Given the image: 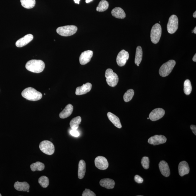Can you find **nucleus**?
<instances>
[{"label":"nucleus","instance_id":"1","mask_svg":"<svg viewBox=\"0 0 196 196\" xmlns=\"http://www.w3.org/2000/svg\"><path fill=\"white\" fill-rule=\"evenodd\" d=\"M45 67L44 62L40 60H29L26 65V68L27 70L35 73H40L43 71Z\"/></svg>","mask_w":196,"mask_h":196},{"label":"nucleus","instance_id":"2","mask_svg":"<svg viewBox=\"0 0 196 196\" xmlns=\"http://www.w3.org/2000/svg\"><path fill=\"white\" fill-rule=\"evenodd\" d=\"M22 95L26 99L32 101H38L40 100L42 97V94L40 92L32 87L25 89L22 92Z\"/></svg>","mask_w":196,"mask_h":196},{"label":"nucleus","instance_id":"3","mask_svg":"<svg viewBox=\"0 0 196 196\" xmlns=\"http://www.w3.org/2000/svg\"><path fill=\"white\" fill-rule=\"evenodd\" d=\"M176 65L175 61L171 60L165 62L161 66L159 70V74L161 76H168L172 72Z\"/></svg>","mask_w":196,"mask_h":196},{"label":"nucleus","instance_id":"4","mask_svg":"<svg viewBox=\"0 0 196 196\" xmlns=\"http://www.w3.org/2000/svg\"><path fill=\"white\" fill-rule=\"evenodd\" d=\"M77 28L76 26L69 25L59 27L57 29V33L63 37H69L76 32Z\"/></svg>","mask_w":196,"mask_h":196},{"label":"nucleus","instance_id":"5","mask_svg":"<svg viewBox=\"0 0 196 196\" xmlns=\"http://www.w3.org/2000/svg\"><path fill=\"white\" fill-rule=\"evenodd\" d=\"M105 77L108 84L111 87H116L118 82L119 78L117 75L113 71L112 69H107L105 72Z\"/></svg>","mask_w":196,"mask_h":196},{"label":"nucleus","instance_id":"6","mask_svg":"<svg viewBox=\"0 0 196 196\" xmlns=\"http://www.w3.org/2000/svg\"><path fill=\"white\" fill-rule=\"evenodd\" d=\"M162 35V27L159 23L155 24L151 29L150 34L151 40L153 43L156 44L159 43Z\"/></svg>","mask_w":196,"mask_h":196},{"label":"nucleus","instance_id":"7","mask_svg":"<svg viewBox=\"0 0 196 196\" xmlns=\"http://www.w3.org/2000/svg\"><path fill=\"white\" fill-rule=\"evenodd\" d=\"M41 151L46 154L51 155L55 152V146L51 141L45 140L42 142L39 145Z\"/></svg>","mask_w":196,"mask_h":196},{"label":"nucleus","instance_id":"8","mask_svg":"<svg viewBox=\"0 0 196 196\" xmlns=\"http://www.w3.org/2000/svg\"><path fill=\"white\" fill-rule=\"evenodd\" d=\"M178 27V19L177 16L173 15L170 17L167 24V30L169 34H173L177 31Z\"/></svg>","mask_w":196,"mask_h":196},{"label":"nucleus","instance_id":"9","mask_svg":"<svg viewBox=\"0 0 196 196\" xmlns=\"http://www.w3.org/2000/svg\"><path fill=\"white\" fill-rule=\"evenodd\" d=\"M129 58V53L125 50H121L117 56V63L120 67L126 65V62Z\"/></svg>","mask_w":196,"mask_h":196},{"label":"nucleus","instance_id":"10","mask_svg":"<svg viewBox=\"0 0 196 196\" xmlns=\"http://www.w3.org/2000/svg\"><path fill=\"white\" fill-rule=\"evenodd\" d=\"M95 166L101 170H105L108 168L109 163L106 158L103 156H98L95 158Z\"/></svg>","mask_w":196,"mask_h":196},{"label":"nucleus","instance_id":"11","mask_svg":"<svg viewBox=\"0 0 196 196\" xmlns=\"http://www.w3.org/2000/svg\"><path fill=\"white\" fill-rule=\"evenodd\" d=\"M165 114V111L161 108H156L153 110L149 115V119L151 121H154L160 119Z\"/></svg>","mask_w":196,"mask_h":196},{"label":"nucleus","instance_id":"12","mask_svg":"<svg viewBox=\"0 0 196 196\" xmlns=\"http://www.w3.org/2000/svg\"><path fill=\"white\" fill-rule=\"evenodd\" d=\"M167 141V139L165 136L163 135H156L151 137L148 140V142L149 144L156 145L161 144H164Z\"/></svg>","mask_w":196,"mask_h":196},{"label":"nucleus","instance_id":"13","mask_svg":"<svg viewBox=\"0 0 196 196\" xmlns=\"http://www.w3.org/2000/svg\"><path fill=\"white\" fill-rule=\"evenodd\" d=\"M93 55V52L91 50L85 51L81 54L79 58L81 65H84L88 63Z\"/></svg>","mask_w":196,"mask_h":196},{"label":"nucleus","instance_id":"14","mask_svg":"<svg viewBox=\"0 0 196 196\" xmlns=\"http://www.w3.org/2000/svg\"><path fill=\"white\" fill-rule=\"evenodd\" d=\"M33 36L32 34L27 35L18 40L16 43V46L18 47H24L30 42L33 40Z\"/></svg>","mask_w":196,"mask_h":196},{"label":"nucleus","instance_id":"15","mask_svg":"<svg viewBox=\"0 0 196 196\" xmlns=\"http://www.w3.org/2000/svg\"><path fill=\"white\" fill-rule=\"evenodd\" d=\"M92 88L91 83H88L84 84L82 86L77 87L76 90V95H81L85 94L90 91Z\"/></svg>","mask_w":196,"mask_h":196},{"label":"nucleus","instance_id":"16","mask_svg":"<svg viewBox=\"0 0 196 196\" xmlns=\"http://www.w3.org/2000/svg\"><path fill=\"white\" fill-rule=\"evenodd\" d=\"M159 167L161 174L164 177H169L170 174V170L167 163L164 161H161L159 164Z\"/></svg>","mask_w":196,"mask_h":196},{"label":"nucleus","instance_id":"17","mask_svg":"<svg viewBox=\"0 0 196 196\" xmlns=\"http://www.w3.org/2000/svg\"><path fill=\"white\" fill-rule=\"evenodd\" d=\"M178 171L179 175L181 177H183L189 173L190 172V167L186 161H183L179 163Z\"/></svg>","mask_w":196,"mask_h":196},{"label":"nucleus","instance_id":"18","mask_svg":"<svg viewBox=\"0 0 196 196\" xmlns=\"http://www.w3.org/2000/svg\"><path fill=\"white\" fill-rule=\"evenodd\" d=\"M73 110V105L70 104L67 105L63 110L59 114V117L62 119L67 118L71 115Z\"/></svg>","mask_w":196,"mask_h":196},{"label":"nucleus","instance_id":"19","mask_svg":"<svg viewBox=\"0 0 196 196\" xmlns=\"http://www.w3.org/2000/svg\"><path fill=\"white\" fill-rule=\"evenodd\" d=\"M101 186L108 189H113L114 188L115 183V181L109 178H105L101 179L100 182Z\"/></svg>","mask_w":196,"mask_h":196},{"label":"nucleus","instance_id":"20","mask_svg":"<svg viewBox=\"0 0 196 196\" xmlns=\"http://www.w3.org/2000/svg\"><path fill=\"white\" fill-rule=\"evenodd\" d=\"M86 163L83 160H81L79 164L78 176L79 179L83 178L86 172Z\"/></svg>","mask_w":196,"mask_h":196},{"label":"nucleus","instance_id":"21","mask_svg":"<svg viewBox=\"0 0 196 196\" xmlns=\"http://www.w3.org/2000/svg\"><path fill=\"white\" fill-rule=\"evenodd\" d=\"M112 14L117 18L123 19L126 17V14L122 8L117 7L114 8L112 11Z\"/></svg>","mask_w":196,"mask_h":196},{"label":"nucleus","instance_id":"22","mask_svg":"<svg viewBox=\"0 0 196 196\" xmlns=\"http://www.w3.org/2000/svg\"><path fill=\"white\" fill-rule=\"evenodd\" d=\"M14 187L16 190L21 192H27L29 190V185L27 182L17 181L14 184Z\"/></svg>","mask_w":196,"mask_h":196},{"label":"nucleus","instance_id":"23","mask_svg":"<svg viewBox=\"0 0 196 196\" xmlns=\"http://www.w3.org/2000/svg\"><path fill=\"white\" fill-rule=\"evenodd\" d=\"M107 116L109 119L115 126L119 129L122 128L121 122L118 117L110 112L107 113Z\"/></svg>","mask_w":196,"mask_h":196},{"label":"nucleus","instance_id":"24","mask_svg":"<svg viewBox=\"0 0 196 196\" xmlns=\"http://www.w3.org/2000/svg\"><path fill=\"white\" fill-rule=\"evenodd\" d=\"M142 48L141 46H138L136 48V57L135 59V63L137 66H139L141 63L142 60Z\"/></svg>","mask_w":196,"mask_h":196},{"label":"nucleus","instance_id":"25","mask_svg":"<svg viewBox=\"0 0 196 196\" xmlns=\"http://www.w3.org/2000/svg\"><path fill=\"white\" fill-rule=\"evenodd\" d=\"M81 121V118L80 116H77L73 118L70 123L71 128L73 130H77Z\"/></svg>","mask_w":196,"mask_h":196},{"label":"nucleus","instance_id":"26","mask_svg":"<svg viewBox=\"0 0 196 196\" xmlns=\"http://www.w3.org/2000/svg\"><path fill=\"white\" fill-rule=\"evenodd\" d=\"M23 7L27 9H32L35 6V0H21Z\"/></svg>","mask_w":196,"mask_h":196},{"label":"nucleus","instance_id":"27","mask_svg":"<svg viewBox=\"0 0 196 196\" xmlns=\"http://www.w3.org/2000/svg\"><path fill=\"white\" fill-rule=\"evenodd\" d=\"M109 4L108 1L105 0H102L99 3V4L96 8V10L98 12H104L107 10Z\"/></svg>","mask_w":196,"mask_h":196},{"label":"nucleus","instance_id":"28","mask_svg":"<svg viewBox=\"0 0 196 196\" xmlns=\"http://www.w3.org/2000/svg\"><path fill=\"white\" fill-rule=\"evenodd\" d=\"M31 170L33 172L35 171H42L45 168V165L43 163L40 162H37L33 163L30 165Z\"/></svg>","mask_w":196,"mask_h":196},{"label":"nucleus","instance_id":"29","mask_svg":"<svg viewBox=\"0 0 196 196\" xmlns=\"http://www.w3.org/2000/svg\"><path fill=\"white\" fill-rule=\"evenodd\" d=\"M192 84L190 80H186L184 83V92L186 95L190 94L192 91Z\"/></svg>","mask_w":196,"mask_h":196},{"label":"nucleus","instance_id":"30","mask_svg":"<svg viewBox=\"0 0 196 196\" xmlns=\"http://www.w3.org/2000/svg\"><path fill=\"white\" fill-rule=\"evenodd\" d=\"M134 94V90L132 89H130L127 91L123 95V100L126 102L131 101Z\"/></svg>","mask_w":196,"mask_h":196},{"label":"nucleus","instance_id":"31","mask_svg":"<svg viewBox=\"0 0 196 196\" xmlns=\"http://www.w3.org/2000/svg\"><path fill=\"white\" fill-rule=\"evenodd\" d=\"M38 182L41 186L46 188L48 186L49 184V179L45 176H43L39 179Z\"/></svg>","mask_w":196,"mask_h":196},{"label":"nucleus","instance_id":"32","mask_svg":"<svg viewBox=\"0 0 196 196\" xmlns=\"http://www.w3.org/2000/svg\"><path fill=\"white\" fill-rule=\"evenodd\" d=\"M150 161L149 158L147 156H144L141 160V164L145 169H148L149 167Z\"/></svg>","mask_w":196,"mask_h":196},{"label":"nucleus","instance_id":"33","mask_svg":"<svg viewBox=\"0 0 196 196\" xmlns=\"http://www.w3.org/2000/svg\"><path fill=\"white\" fill-rule=\"evenodd\" d=\"M82 196H95L96 195L92 191L89 189H85V190L84 191Z\"/></svg>","mask_w":196,"mask_h":196},{"label":"nucleus","instance_id":"34","mask_svg":"<svg viewBox=\"0 0 196 196\" xmlns=\"http://www.w3.org/2000/svg\"><path fill=\"white\" fill-rule=\"evenodd\" d=\"M134 180L135 182L138 184L142 183L143 181H144L142 178L140 176L137 175L135 176Z\"/></svg>","mask_w":196,"mask_h":196},{"label":"nucleus","instance_id":"35","mask_svg":"<svg viewBox=\"0 0 196 196\" xmlns=\"http://www.w3.org/2000/svg\"><path fill=\"white\" fill-rule=\"evenodd\" d=\"M70 133L72 136L75 137H78L80 135V133L78 131H77V130L72 129L70 131Z\"/></svg>","mask_w":196,"mask_h":196},{"label":"nucleus","instance_id":"36","mask_svg":"<svg viewBox=\"0 0 196 196\" xmlns=\"http://www.w3.org/2000/svg\"><path fill=\"white\" fill-rule=\"evenodd\" d=\"M190 128L194 134L196 135V126L195 125H191Z\"/></svg>","mask_w":196,"mask_h":196},{"label":"nucleus","instance_id":"37","mask_svg":"<svg viewBox=\"0 0 196 196\" xmlns=\"http://www.w3.org/2000/svg\"><path fill=\"white\" fill-rule=\"evenodd\" d=\"M192 60L194 62H196V54H195V55H194L193 58H192Z\"/></svg>","mask_w":196,"mask_h":196},{"label":"nucleus","instance_id":"38","mask_svg":"<svg viewBox=\"0 0 196 196\" xmlns=\"http://www.w3.org/2000/svg\"><path fill=\"white\" fill-rule=\"evenodd\" d=\"M73 1L76 4H79L80 0H73Z\"/></svg>","mask_w":196,"mask_h":196},{"label":"nucleus","instance_id":"39","mask_svg":"<svg viewBox=\"0 0 196 196\" xmlns=\"http://www.w3.org/2000/svg\"><path fill=\"white\" fill-rule=\"evenodd\" d=\"M193 17L194 18H196V11H195V12L194 13L193 15Z\"/></svg>","mask_w":196,"mask_h":196},{"label":"nucleus","instance_id":"40","mask_svg":"<svg viewBox=\"0 0 196 196\" xmlns=\"http://www.w3.org/2000/svg\"><path fill=\"white\" fill-rule=\"evenodd\" d=\"M193 32H194V34H196V27L194 28Z\"/></svg>","mask_w":196,"mask_h":196},{"label":"nucleus","instance_id":"41","mask_svg":"<svg viewBox=\"0 0 196 196\" xmlns=\"http://www.w3.org/2000/svg\"><path fill=\"white\" fill-rule=\"evenodd\" d=\"M93 0H86V2L87 3H89L92 1Z\"/></svg>","mask_w":196,"mask_h":196},{"label":"nucleus","instance_id":"42","mask_svg":"<svg viewBox=\"0 0 196 196\" xmlns=\"http://www.w3.org/2000/svg\"><path fill=\"white\" fill-rule=\"evenodd\" d=\"M29 192V190H28L27 191V192Z\"/></svg>","mask_w":196,"mask_h":196},{"label":"nucleus","instance_id":"43","mask_svg":"<svg viewBox=\"0 0 196 196\" xmlns=\"http://www.w3.org/2000/svg\"><path fill=\"white\" fill-rule=\"evenodd\" d=\"M147 119H148V120H149V118H148Z\"/></svg>","mask_w":196,"mask_h":196},{"label":"nucleus","instance_id":"44","mask_svg":"<svg viewBox=\"0 0 196 196\" xmlns=\"http://www.w3.org/2000/svg\"><path fill=\"white\" fill-rule=\"evenodd\" d=\"M0 196H1V194H0Z\"/></svg>","mask_w":196,"mask_h":196}]
</instances>
